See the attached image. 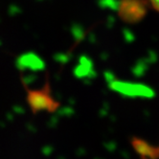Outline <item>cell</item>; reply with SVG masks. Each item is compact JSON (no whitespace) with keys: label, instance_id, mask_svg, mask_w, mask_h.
<instances>
[{"label":"cell","instance_id":"6da1fadb","mask_svg":"<svg viewBox=\"0 0 159 159\" xmlns=\"http://www.w3.org/2000/svg\"><path fill=\"white\" fill-rule=\"evenodd\" d=\"M27 102L31 109L35 113L39 111L55 112L60 107V103L52 96L48 80L40 89L27 88Z\"/></svg>","mask_w":159,"mask_h":159},{"label":"cell","instance_id":"7a4b0ae2","mask_svg":"<svg viewBox=\"0 0 159 159\" xmlns=\"http://www.w3.org/2000/svg\"><path fill=\"white\" fill-rule=\"evenodd\" d=\"M144 2L141 0H123L119 9L121 17L129 22L138 21L146 13V3Z\"/></svg>","mask_w":159,"mask_h":159},{"label":"cell","instance_id":"3957f363","mask_svg":"<svg viewBox=\"0 0 159 159\" xmlns=\"http://www.w3.org/2000/svg\"><path fill=\"white\" fill-rule=\"evenodd\" d=\"M130 144L142 159H159V147L153 146L145 139L136 136L130 139Z\"/></svg>","mask_w":159,"mask_h":159},{"label":"cell","instance_id":"277c9868","mask_svg":"<svg viewBox=\"0 0 159 159\" xmlns=\"http://www.w3.org/2000/svg\"><path fill=\"white\" fill-rule=\"evenodd\" d=\"M112 88H114L116 91L123 93L127 96H142V97H152L153 91L144 85L139 84H124V83H115L113 84Z\"/></svg>","mask_w":159,"mask_h":159},{"label":"cell","instance_id":"5b68a950","mask_svg":"<svg viewBox=\"0 0 159 159\" xmlns=\"http://www.w3.org/2000/svg\"><path fill=\"white\" fill-rule=\"evenodd\" d=\"M16 65L19 69L39 70L43 68V62L35 54H25L20 56L16 61Z\"/></svg>","mask_w":159,"mask_h":159},{"label":"cell","instance_id":"8992f818","mask_svg":"<svg viewBox=\"0 0 159 159\" xmlns=\"http://www.w3.org/2000/svg\"><path fill=\"white\" fill-rule=\"evenodd\" d=\"M147 2L150 3L154 10L159 12V0H147Z\"/></svg>","mask_w":159,"mask_h":159}]
</instances>
